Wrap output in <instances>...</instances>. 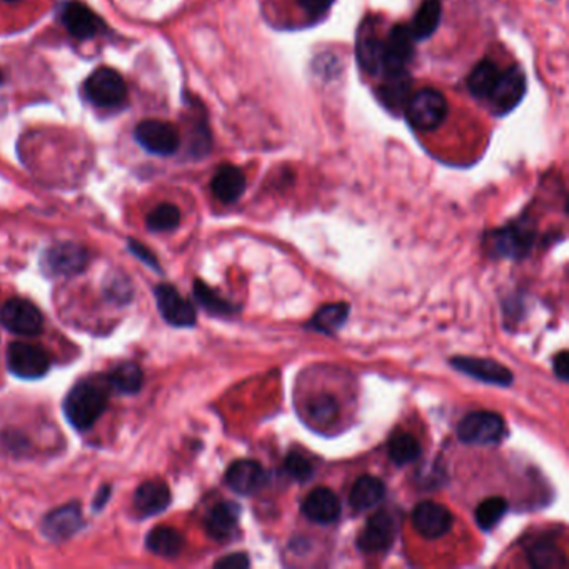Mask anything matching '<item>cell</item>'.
<instances>
[{"label":"cell","mask_w":569,"mask_h":569,"mask_svg":"<svg viewBox=\"0 0 569 569\" xmlns=\"http://www.w3.org/2000/svg\"><path fill=\"white\" fill-rule=\"evenodd\" d=\"M109 381H79L64 399V414L73 429L88 431L109 406Z\"/></svg>","instance_id":"1"},{"label":"cell","mask_w":569,"mask_h":569,"mask_svg":"<svg viewBox=\"0 0 569 569\" xmlns=\"http://www.w3.org/2000/svg\"><path fill=\"white\" fill-rule=\"evenodd\" d=\"M406 117L416 131H436L448 117V101L436 88L416 92L406 104Z\"/></svg>","instance_id":"2"},{"label":"cell","mask_w":569,"mask_h":569,"mask_svg":"<svg viewBox=\"0 0 569 569\" xmlns=\"http://www.w3.org/2000/svg\"><path fill=\"white\" fill-rule=\"evenodd\" d=\"M88 264V249L75 242H58L41 256V269L49 278L77 276L86 271Z\"/></svg>","instance_id":"3"},{"label":"cell","mask_w":569,"mask_h":569,"mask_svg":"<svg viewBox=\"0 0 569 569\" xmlns=\"http://www.w3.org/2000/svg\"><path fill=\"white\" fill-rule=\"evenodd\" d=\"M506 436L504 419L489 411L471 412L458 426V438L466 444L489 446L496 444Z\"/></svg>","instance_id":"4"},{"label":"cell","mask_w":569,"mask_h":569,"mask_svg":"<svg viewBox=\"0 0 569 569\" xmlns=\"http://www.w3.org/2000/svg\"><path fill=\"white\" fill-rule=\"evenodd\" d=\"M7 365L20 380H39L50 369V356L37 344L15 341L7 350Z\"/></svg>","instance_id":"5"},{"label":"cell","mask_w":569,"mask_h":569,"mask_svg":"<svg viewBox=\"0 0 569 569\" xmlns=\"http://www.w3.org/2000/svg\"><path fill=\"white\" fill-rule=\"evenodd\" d=\"M84 92L90 103L104 109L119 107L127 99V86L122 75L109 67H101L90 73Z\"/></svg>","instance_id":"6"},{"label":"cell","mask_w":569,"mask_h":569,"mask_svg":"<svg viewBox=\"0 0 569 569\" xmlns=\"http://www.w3.org/2000/svg\"><path fill=\"white\" fill-rule=\"evenodd\" d=\"M527 79L519 65H512L508 71L499 73L496 84L488 96L491 111L496 116H506L514 111L525 99Z\"/></svg>","instance_id":"7"},{"label":"cell","mask_w":569,"mask_h":569,"mask_svg":"<svg viewBox=\"0 0 569 569\" xmlns=\"http://www.w3.org/2000/svg\"><path fill=\"white\" fill-rule=\"evenodd\" d=\"M0 324L19 336H37L42 333L44 316L27 299H9L0 309Z\"/></svg>","instance_id":"8"},{"label":"cell","mask_w":569,"mask_h":569,"mask_svg":"<svg viewBox=\"0 0 569 569\" xmlns=\"http://www.w3.org/2000/svg\"><path fill=\"white\" fill-rule=\"evenodd\" d=\"M397 529V518L393 512H376L361 531L358 538V548L369 555L384 553L395 544Z\"/></svg>","instance_id":"9"},{"label":"cell","mask_w":569,"mask_h":569,"mask_svg":"<svg viewBox=\"0 0 569 569\" xmlns=\"http://www.w3.org/2000/svg\"><path fill=\"white\" fill-rule=\"evenodd\" d=\"M135 139L147 152L158 156H171L181 146V135L173 124L164 120H142L135 127Z\"/></svg>","instance_id":"10"},{"label":"cell","mask_w":569,"mask_h":569,"mask_svg":"<svg viewBox=\"0 0 569 569\" xmlns=\"http://www.w3.org/2000/svg\"><path fill=\"white\" fill-rule=\"evenodd\" d=\"M156 303L165 322L174 327H192L197 322L196 309L186 297H182L173 284H158L156 289Z\"/></svg>","instance_id":"11"},{"label":"cell","mask_w":569,"mask_h":569,"mask_svg":"<svg viewBox=\"0 0 569 569\" xmlns=\"http://www.w3.org/2000/svg\"><path fill=\"white\" fill-rule=\"evenodd\" d=\"M451 511L433 501H424L412 511V526L426 540H438L453 529Z\"/></svg>","instance_id":"12"},{"label":"cell","mask_w":569,"mask_h":569,"mask_svg":"<svg viewBox=\"0 0 569 569\" xmlns=\"http://www.w3.org/2000/svg\"><path fill=\"white\" fill-rule=\"evenodd\" d=\"M414 54V37L408 26L399 24L389 32L382 42V73L406 71V65Z\"/></svg>","instance_id":"13"},{"label":"cell","mask_w":569,"mask_h":569,"mask_svg":"<svg viewBox=\"0 0 569 569\" xmlns=\"http://www.w3.org/2000/svg\"><path fill=\"white\" fill-rule=\"evenodd\" d=\"M534 233L519 224L489 234V250L496 258L521 259L533 246Z\"/></svg>","instance_id":"14"},{"label":"cell","mask_w":569,"mask_h":569,"mask_svg":"<svg viewBox=\"0 0 569 569\" xmlns=\"http://www.w3.org/2000/svg\"><path fill=\"white\" fill-rule=\"evenodd\" d=\"M84 526V516L79 503H69L54 511L45 514L42 533L47 540L54 542L71 540Z\"/></svg>","instance_id":"15"},{"label":"cell","mask_w":569,"mask_h":569,"mask_svg":"<svg viewBox=\"0 0 569 569\" xmlns=\"http://www.w3.org/2000/svg\"><path fill=\"white\" fill-rule=\"evenodd\" d=\"M60 20L69 34L79 41L92 39L103 29V20L99 15L79 0H71L62 7Z\"/></svg>","instance_id":"16"},{"label":"cell","mask_w":569,"mask_h":569,"mask_svg":"<svg viewBox=\"0 0 569 569\" xmlns=\"http://www.w3.org/2000/svg\"><path fill=\"white\" fill-rule=\"evenodd\" d=\"M451 365L454 369L459 373H465L469 378L488 382V384H496V386H511L512 376L511 371L504 365H499L493 359H481V358H466L459 356L451 359Z\"/></svg>","instance_id":"17"},{"label":"cell","mask_w":569,"mask_h":569,"mask_svg":"<svg viewBox=\"0 0 569 569\" xmlns=\"http://www.w3.org/2000/svg\"><path fill=\"white\" fill-rule=\"evenodd\" d=\"M267 481V474L259 463L250 459H241L233 463L226 473V484L234 493L249 496L259 491Z\"/></svg>","instance_id":"18"},{"label":"cell","mask_w":569,"mask_h":569,"mask_svg":"<svg viewBox=\"0 0 569 569\" xmlns=\"http://www.w3.org/2000/svg\"><path fill=\"white\" fill-rule=\"evenodd\" d=\"M173 501L171 489L161 480L142 482L134 495V510L141 518H152L169 508Z\"/></svg>","instance_id":"19"},{"label":"cell","mask_w":569,"mask_h":569,"mask_svg":"<svg viewBox=\"0 0 569 569\" xmlns=\"http://www.w3.org/2000/svg\"><path fill=\"white\" fill-rule=\"evenodd\" d=\"M301 510L309 521L329 525L334 523L341 514V501L329 488H318L307 495Z\"/></svg>","instance_id":"20"},{"label":"cell","mask_w":569,"mask_h":569,"mask_svg":"<svg viewBox=\"0 0 569 569\" xmlns=\"http://www.w3.org/2000/svg\"><path fill=\"white\" fill-rule=\"evenodd\" d=\"M241 518V506L233 501H224L216 504L205 516V531L216 541H227L233 538Z\"/></svg>","instance_id":"21"},{"label":"cell","mask_w":569,"mask_h":569,"mask_svg":"<svg viewBox=\"0 0 569 569\" xmlns=\"http://www.w3.org/2000/svg\"><path fill=\"white\" fill-rule=\"evenodd\" d=\"M211 189L220 203L233 204L241 199V196L246 190V175L239 167L226 164L219 167L212 177Z\"/></svg>","instance_id":"22"},{"label":"cell","mask_w":569,"mask_h":569,"mask_svg":"<svg viewBox=\"0 0 569 569\" xmlns=\"http://www.w3.org/2000/svg\"><path fill=\"white\" fill-rule=\"evenodd\" d=\"M384 82L378 88V97L391 111H401L406 107L411 92V79L406 71L386 73Z\"/></svg>","instance_id":"23"},{"label":"cell","mask_w":569,"mask_h":569,"mask_svg":"<svg viewBox=\"0 0 569 569\" xmlns=\"http://www.w3.org/2000/svg\"><path fill=\"white\" fill-rule=\"evenodd\" d=\"M384 482L374 476H361L350 489V504L352 510L363 512L374 508L384 497Z\"/></svg>","instance_id":"24"},{"label":"cell","mask_w":569,"mask_h":569,"mask_svg":"<svg viewBox=\"0 0 569 569\" xmlns=\"http://www.w3.org/2000/svg\"><path fill=\"white\" fill-rule=\"evenodd\" d=\"M147 550L161 557H177L184 550L182 534L169 526L154 527L146 538Z\"/></svg>","instance_id":"25"},{"label":"cell","mask_w":569,"mask_h":569,"mask_svg":"<svg viewBox=\"0 0 569 569\" xmlns=\"http://www.w3.org/2000/svg\"><path fill=\"white\" fill-rule=\"evenodd\" d=\"M441 15H442V5L439 0H424L409 27L414 41L429 39L438 30Z\"/></svg>","instance_id":"26"},{"label":"cell","mask_w":569,"mask_h":569,"mask_svg":"<svg viewBox=\"0 0 569 569\" xmlns=\"http://www.w3.org/2000/svg\"><path fill=\"white\" fill-rule=\"evenodd\" d=\"M350 316V306L346 303H336V304H327L322 306L309 321V327L318 331V333H324V334H333L339 331Z\"/></svg>","instance_id":"27"},{"label":"cell","mask_w":569,"mask_h":569,"mask_svg":"<svg viewBox=\"0 0 569 569\" xmlns=\"http://www.w3.org/2000/svg\"><path fill=\"white\" fill-rule=\"evenodd\" d=\"M499 73H499L496 64L489 58H484L471 71L469 77H467L469 92L478 99H488V96L491 94V90L496 84Z\"/></svg>","instance_id":"28"},{"label":"cell","mask_w":569,"mask_h":569,"mask_svg":"<svg viewBox=\"0 0 569 569\" xmlns=\"http://www.w3.org/2000/svg\"><path fill=\"white\" fill-rule=\"evenodd\" d=\"M109 384L120 395H137L144 384V373L135 363H122L107 376Z\"/></svg>","instance_id":"29"},{"label":"cell","mask_w":569,"mask_h":569,"mask_svg":"<svg viewBox=\"0 0 569 569\" xmlns=\"http://www.w3.org/2000/svg\"><path fill=\"white\" fill-rule=\"evenodd\" d=\"M356 56L361 69L367 75H378L382 73V41L376 35H363L358 41Z\"/></svg>","instance_id":"30"},{"label":"cell","mask_w":569,"mask_h":569,"mask_svg":"<svg viewBox=\"0 0 569 569\" xmlns=\"http://www.w3.org/2000/svg\"><path fill=\"white\" fill-rule=\"evenodd\" d=\"M388 451L395 465L404 466L421 456V444L409 433H396L395 436L389 439Z\"/></svg>","instance_id":"31"},{"label":"cell","mask_w":569,"mask_h":569,"mask_svg":"<svg viewBox=\"0 0 569 569\" xmlns=\"http://www.w3.org/2000/svg\"><path fill=\"white\" fill-rule=\"evenodd\" d=\"M194 296H196L197 303L212 316L226 318L237 311L231 303L222 299L218 292L214 291L212 288H209L203 281H194Z\"/></svg>","instance_id":"32"},{"label":"cell","mask_w":569,"mask_h":569,"mask_svg":"<svg viewBox=\"0 0 569 569\" xmlns=\"http://www.w3.org/2000/svg\"><path fill=\"white\" fill-rule=\"evenodd\" d=\"M527 559L534 568L566 566V559L551 541H538L527 550Z\"/></svg>","instance_id":"33"},{"label":"cell","mask_w":569,"mask_h":569,"mask_svg":"<svg viewBox=\"0 0 569 569\" xmlns=\"http://www.w3.org/2000/svg\"><path fill=\"white\" fill-rule=\"evenodd\" d=\"M508 512V501L504 497L493 496L484 499L474 512V519L482 531H491Z\"/></svg>","instance_id":"34"},{"label":"cell","mask_w":569,"mask_h":569,"mask_svg":"<svg viewBox=\"0 0 569 569\" xmlns=\"http://www.w3.org/2000/svg\"><path fill=\"white\" fill-rule=\"evenodd\" d=\"M146 222L150 233H171L181 222V211L174 204L158 205L147 216Z\"/></svg>","instance_id":"35"},{"label":"cell","mask_w":569,"mask_h":569,"mask_svg":"<svg viewBox=\"0 0 569 569\" xmlns=\"http://www.w3.org/2000/svg\"><path fill=\"white\" fill-rule=\"evenodd\" d=\"M307 412L314 423L331 424L339 416V404L333 396H318L309 401Z\"/></svg>","instance_id":"36"},{"label":"cell","mask_w":569,"mask_h":569,"mask_svg":"<svg viewBox=\"0 0 569 569\" xmlns=\"http://www.w3.org/2000/svg\"><path fill=\"white\" fill-rule=\"evenodd\" d=\"M286 471L291 476L292 480L296 481H307L312 476V466L307 461L306 458H303L299 453H291L286 458Z\"/></svg>","instance_id":"37"},{"label":"cell","mask_w":569,"mask_h":569,"mask_svg":"<svg viewBox=\"0 0 569 569\" xmlns=\"http://www.w3.org/2000/svg\"><path fill=\"white\" fill-rule=\"evenodd\" d=\"M129 250H131L132 254H134L137 259H141L142 263L146 264V265L152 267V269L158 271V273H161L162 269L159 263H158V258H156L144 244H141L139 241L131 239V241H129Z\"/></svg>","instance_id":"38"},{"label":"cell","mask_w":569,"mask_h":569,"mask_svg":"<svg viewBox=\"0 0 569 569\" xmlns=\"http://www.w3.org/2000/svg\"><path fill=\"white\" fill-rule=\"evenodd\" d=\"M297 4L303 7V11L306 14L319 17V15L326 14L333 7L334 0H297Z\"/></svg>","instance_id":"39"},{"label":"cell","mask_w":569,"mask_h":569,"mask_svg":"<svg viewBox=\"0 0 569 569\" xmlns=\"http://www.w3.org/2000/svg\"><path fill=\"white\" fill-rule=\"evenodd\" d=\"M250 561L246 555L235 553V555L224 556L219 561H216V568L219 569H244L249 568Z\"/></svg>","instance_id":"40"},{"label":"cell","mask_w":569,"mask_h":569,"mask_svg":"<svg viewBox=\"0 0 569 569\" xmlns=\"http://www.w3.org/2000/svg\"><path fill=\"white\" fill-rule=\"evenodd\" d=\"M555 373L556 376L561 381H568L569 378V361L568 352L563 350L555 358Z\"/></svg>","instance_id":"41"},{"label":"cell","mask_w":569,"mask_h":569,"mask_svg":"<svg viewBox=\"0 0 569 569\" xmlns=\"http://www.w3.org/2000/svg\"><path fill=\"white\" fill-rule=\"evenodd\" d=\"M111 486H104L103 489H99L97 496L94 497V511H101L104 506L109 503V497H111Z\"/></svg>","instance_id":"42"},{"label":"cell","mask_w":569,"mask_h":569,"mask_svg":"<svg viewBox=\"0 0 569 569\" xmlns=\"http://www.w3.org/2000/svg\"><path fill=\"white\" fill-rule=\"evenodd\" d=\"M5 2H19V0H5Z\"/></svg>","instance_id":"43"}]
</instances>
